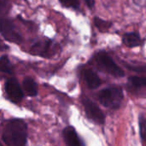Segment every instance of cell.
I'll use <instances>...</instances> for the list:
<instances>
[{"mask_svg":"<svg viewBox=\"0 0 146 146\" xmlns=\"http://www.w3.org/2000/svg\"><path fill=\"white\" fill-rule=\"evenodd\" d=\"M82 104L85 109V112L87 117L98 124H104L105 121V115L104 112L100 110V108L90 98H83Z\"/></svg>","mask_w":146,"mask_h":146,"instance_id":"4","label":"cell"},{"mask_svg":"<svg viewBox=\"0 0 146 146\" xmlns=\"http://www.w3.org/2000/svg\"><path fill=\"white\" fill-rule=\"evenodd\" d=\"M62 137L67 146H83L76 130L73 127H67L62 131Z\"/></svg>","mask_w":146,"mask_h":146,"instance_id":"7","label":"cell"},{"mask_svg":"<svg viewBox=\"0 0 146 146\" xmlns=\"http://www.w3.org/2000/svg\"><path fill=\"white\" fill-rule=\"evenodd\" d=\"M94 24L97 27V28L100 32H107L112 26V22L109 21H105L103 19H100L98 17L94 18Z\"/></svg>","mask_w":146,"mask_h":146,"instance_id":"14","label":"cell"},{"mask_svg":"<svg viewBox=\"0 0 146 146\" xmlns=\"http://www.w3.org/2000/svg\"><path fill=\"white\" fill-rule=\"evenodd\" d=\"M122 43L129 48H133L141 45L142 39L138 33H126L122 37Z\"/></svg>","mask_w":146,"mask_h":146,"instance_id":"9","label":"cell"},{"mask_svg":"<svg viewBox=\"0 0 146 146\" xmlns=\"http://www.w3.org/2000/svg\"><path fill=\"white\" fill-rule=\"evenodd\" d=\"M1 33L8 41L12 43H20L22 38L14 24L8 19L1 18Z\"/></svg>","mask_w":146,"mask_h":146,"instance_id":"6","label":"cell"},{"mask_svg":"<svg viewBox=\"0 0 146 146\" xmlns=\"http://www.w3.org/2000/svg\"><path fill=\"white\" fill-rule=\"evenodd\" d=\"M97 97L102 105L112 110L119 109L124 99L123 91L117 86H111L101 90Z\"/></svg>","mask_w":146,"mask_h":146,"instance_id":"2","label":"cell"},{"mask_svg":"<svg viewBox=\"0 0 146 146\" xmlns=\"http://www.w3.org/2000/svg\"><path fill=\"white\" fill-rule=\"evenodd\" d=\"M83 78L90 89H97L102 84V80L99 76L92 69H85L83 71Z\"/></svg>","mask_w":146,"mask_h":146,"instance_id":"8","label":"cell"},{"mask_svg":"<svg viewBox=\"0 0 146 146\" xmlns=\"http://www.w3.org/2000/svg\"><path fill=\"white\" fill-rule=\"evenodd\" d=\"M23 92L29 97H35L38 94V85L31 77H26L22 81Z\"/></svg>","mask_w":146,"mask_h":146,"instance_id":"11","label":"cell"},{"mask_svg":"<svg viewBox=\"0 0 146 146\" xmlns=\"http://www.w3.org/2000/svg\"><path fill=\"white\" fill-rule=\"evenodd\" d=\"M4 90L8 99L12 103L18 104L23 99V89H21V85L15 78H10L6 80L4 84Z\"/></svg>","mask_w":146,"mask_h":146,"instance_id":"5","label":"cell"},{"mask_svg":"<svg viewBox=\"0 0 146 146\" xmlns=\"http://www.w3.org/2000/svg\"><path fill=\"white\" fill-rule=\"evenodd\" d=\"M125 66L128 68V69H131L134 72H137V73H146V65H141V64H127V63H124Z\"/></svg>","mask_w":146,"mask_h":146,"instance_id":"17","label":"cell"},{"mask_svg":"<svg viewBox=\"0 0 146 146\" xmlns=\"http://www.w3.org/2000/svg\"><path fill=\"white\" fill-rule=\"evenodd\" d=\"M33 53L41 56L47 57L51 50V42L50 40L46 41H38L32 47Z\"/></svg>","mask_w":146,"mask_h":146,"instance_id":"10","label":"cell"},{"mask_svg":"<svg viewBox=\"0 0 146 146\" xmlns=\"http://www.w3.org/2000/svg\"><path fill=\"white\" fill-rule=\"evenodd\" d=\"M139 127L142 141H146V118L144 115H140L139 118Z\"/></svg>","mask_w":146,"mask_h":146,"instance_id":"15","label":"cell"},{"mask_svg":"<svg viewBox=\"0 0 146 146\" xmlns=\"http://www.w3.org/2000/svg\"><path fill=\"white\" fill-rule=\"evenodd\" d=\"M129 84L134 88L146 87V76H132L128 79Z\"/></svg>","mask_w":146,"mask_h":146,"instance_id":"13","label":"cell"},{"mask_svg":"<svg viewBox=\"0 0 146 146\" xmlns=\"http://www.w3.org/2000/svg\"><path fill=\"white\" fill-rule=\"evenodd\" d=\"M86 5H87L90 9H92V8L94 7L95 2H94V1H86Z\"/></svg>","mask_w":146,"mask_h":146,"instance_id":"18","label":"cell"},{"mask_svg":"<svg viewBox=\"0 0 146 146\" xmlns=\"http://www.w3.org/2000/svg\"><path fill=\"white\" fill-rule=\"evenodd\" d=\"M94 60L95 64L101 71H104L116 78L124 76L125 73L122 68L115 62V61L107 52L104 50L98 52L94 56Z\"/></svg>","mask_w":146,"mask_h":146,"instance_id":"3","label":"cell"},{"mask_svg":"<svg viewBox=\"0 0 146 146\" xmlns=\"http://www.w3.org/2000/svg\"><path fill=\"white\" fill-rule=\"evenodd\" d=\"M60 3L63 6V7H66V8H71L74 10H77V11H80V3L79 1H61Z\"/></svg>","mask_w":146,"mask_h":146,"instance_id":"16","label":"cell"},{"mask_svg":"<svg viewBox=\"0 0 146 146\" xmlns=\"http://www.w3.org/2000/svg\"><path fill=\"white\" fill-rule=\"evenodd\" d=\"M0 69L4 74H13V67L7 56H2L0 59Z\"/></svg>","mask_w":146,"mask_h":146,"instance_id":"12","label":"cell"},{"mask_svg":"<svg viewBox=\"0 0 146 146\" xmlns=\"http://www.w3.org/2000/svg\"><path fill=\"white\" fill-rule=\"evenodd\" d=\"M2 139L7 146H25L27 139V126L21 119H11L5 123Z\"/></svg>","mask_w":146,"mask_h":146,"instance_id":"1","label":"cell"}]
</instances>
